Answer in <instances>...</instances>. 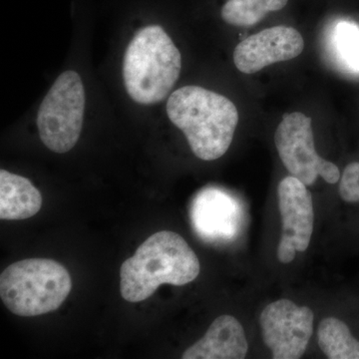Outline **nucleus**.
<instances>
[{"instance_id":"obj_1","label":"nucleus","mask_w":359,"mask_h":359,"mask_svg":"<svg viewBox=\"0 0 359 359\" xmlns=\"http://www.w3.org/2000/svg\"><path fill=\"white\" fill-rule=\"evenodd\" d=\"M200 271L197 255L179 233L158 231L122 264L120 292L126 302H143L164 283L182 287L192 283Z\"/></svg>"},{"instance_id":"obj_2","label":"nucleus","mask_w":359,"mask_h":359,"mask_svg":"<svg viewBox=\"0 0 359 359\" xmlns=\"http://www.w3.org/2000/svg\"><path fill=\"white\" fill-rule=\"evenodd\" d=\"M167 114L185 134L196 157L203 161H215L226 154L238 123L237 107L230 99L192 85L172 93Z\"/></svg>"},{"instance_id":"obj_3","label":"nucleus","mask_w":359,"mask_h":359,"mask_svg":"<svg viewBox=\"0 0 359 359\" xmlns=\"http://www.w3.org/2000/svg\"><path fill=\"white\" fill-rule=\"evenodd\" d=\"M181 68V53L171 37L159 25L146 26L135 34L125 52V88L135 102L159 103L178 81Z\"/></svg>"},{"instance_id":"obj_4","label":"nucleus","mask_w":359,"mask_h":359,"mask_svg":"<svg viewBox=\"0 0 359 359\" xmlns=\"http://www.w3.org/2000/svg\"><path fill=\"white\" fill-rule=\"evenodd\" d=\"M72 289L62 264L49 259L16 262L0 276V297L11 313L36 316L60 308Z\"/></svg>"},{"instance_id":"obj_5","label":"nucleus","mask_w":359,"mask_h":359,"mask_svg":"<svg viewBox=\"0 0 359 359\" xmlns=\"http://www.w3.org/2000/svg\"><path fill=\"white\" fill-rule=\"evenodd\" d=\"M85 91L75 71L59 75L45 96L37 115L42 143L52 152L65 154L74 148L83 126Z\"/></svg>"},{"instance_id":"obj_6","label":"nucleus","mask_w":359,"mask_h":359,"mask_svg":"<svg viewBox=\"0 0 359 359\" xmlns=\"http://www.w3.org/2000/svg\"><path fill=\"white\" fill-rule=\"evenodd\" d=\"M311 122V118L302 112L283 115L276 130V150L290 174L304 185H313L318 176L328 184L337 183L339 167L316 152Z\"/></svg>"},{"instance_id":"obj_7","label":"nucleus","mask_w":359,"mask_h":359,"mask_svg":"<svg viewBox=\"0 0 359 359\" xmlns=\"http://www.w3.org/2000/svg\"><path fill=\"white\" fill-rule=\"evenodd\" d=\"M314 314L309 306L290 299L269 304L259 318L262 334L273 359H299L306 353L313 334Z\"/></svg>"},{"instance_id":"obj_8","label":"nucleus","mask_w":359,"mask_h":359,"mask_svg":"<svg viewBox=\"0 0 359 359\" xmlns=\"http://www.w3.org/2000/svg\"><path fill=\"white\" fill-rule=\"evenodd\" d=\"M304 41L301 33L289 26H273L248 37L233 51L236 67L254 74L266 66L301 55Z\"/></svg>"},{"instance_id":"obj_9","label":"nucleus","mask_w":359,"mask_h":359,"mask_svg":"<svg viewBox=\"0 0 359 359\" xmlns=\"http://www.w3.org/2000/svg\"><path fill=\"white\" fill-rule=\"evenodd\" d=\"M306 187L290 175L280 181L278 188L283 222L280 243L294 245L297 252L308 250L313 231V196Z\"/></svg>"},{"instance_id":"obj_10","label":"nucleus","mask_w":359,"mask_h":359,"mask_svg":"<svg viewBox=\"0 0 359 359\" xmlns=\"http://www.w3.org/2000/svg\"><path fill=\"white\" fill-rule=\"evenodd\" d=\"M249 349L244 327L229 314L212 321L205 337L183 353V359H243Z\"/></svg>"},{"instance_id":"obj_11","label":"nucleus","mask_w":359,"mask_h":359,"mask_svg":"<svg viewBox=\"0 0 359 359\" xmlns=\"http://www.w3.org/2000/svg\"><path fill=\"white\" fill-rule=\"evenodd\" d=\"M238 205L217 190L203 191L193 203L192 221L195 230L207 240L228 238L237 226Z\"/></svg>"},{"instance_id":"obj_12","label":"nucleus","mask_w":359,"mask_h":359,"mask_svg":"<svg viewBox=\"0 0 359 359\" xmlns=\"http://www.w3.org/2000/svg\"><path fill=\"white\" fill-rule=\"evenodd\" d=\"M42 195L29 180L0 171V219L32 218L42 207Z\"/></svg>"},{"instance_id":"obj_13","label":"nucleus","mask_w":359,"mask_h":359,"mask_svg":"<svg viewBox=\"0 0 359 359\" xmlns=\"http://www.w3.org/2000/svg\"><path fill=\"white\" fill-rule=\"evenodd\" d=\"M318 346L330 359H359V340L346 323L337 318H323L318 330Z\"/></svg>"},{"instance_id":"obj_14","label":"nucleus","mask_w":359,"mask_h":359,"mask_svg":"<svg viewBox=\"0 0 359 359\" xmlns=\"http://www.w3.org/2000/svg\"><path fill=\"white\" fill-rule=\"evenodd\" d=\"M289 0H226L221 16L228 25L250 27L263 20L269 13L282 11Z\"/></svg>"},{"instance_id":"obj_15","label":"nucleus","mask_w":359,"mask_h":359,"mask_svg":"<svg viewBox=\"0 0 359 359\" xmlns=\"http://www.w3.org/2000/svg\"><path fill=\"white\" fill-rule=\"evenodd\" d=\"M334 47L342 65L353 72H359V28L342 22L334 32Z\"/></svg>"},{"instance_id":"obj_16","label":"nucleus","mask_w":359,"mask_h":359,"mask_svg":"<svg viewBox=\"0 0 359 359\" xmlns=\"http://www.w3.org/2000/svg\"><path fill=\"white\" fill-rule=\"evenodd\" d=\"M340 198L346 203H359V163L347 165L339 184Z\"/></svg>"}]
</instances>
